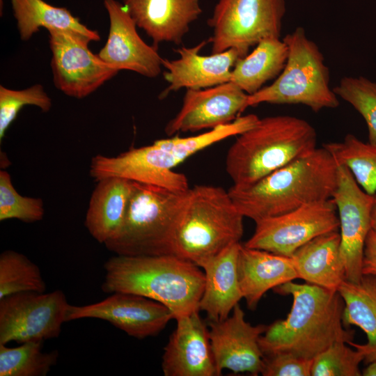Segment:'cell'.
<instances>
[{"label": "cell", "instance_id": "cell-20", "mask_svg": "<svg viewBox=\"0 0 376 376\" xmlns=\"http://www.w3.org/2000/svg\"><path fill=\"white\" fill-rule=\"evenodd\" d=\"M123 3L157 48L162 42L181 44L202 13L200 0H123Z\"/></svg>", "mask_w": 376, "mask_h": 376}, {"label": "cell", "instance_id": "cell-22", "mask_svg": "<svg viewBox=\"0 0 376 376\" xmlns=\"http://www.w3.org/2000/svg\"><path fill=\"white\" fill-rule=\"evenodd\" d=\"M240 244L227 247L199 265L205 281L198 308L206 313L209 321L226 319L242 299L237 269Z\"/></svg>", "mask_w": 376, "mask_h": 376}, {"label": "cell", "instance_id": "cell-36", "mask_svg": "<svg viewBox=\"0 0 376 376\" xmlns=\"http://www.w3.org/2000/svg\"><path fill=\"white\" fill-rule=\"evenodd\" d=\"M362 274L376 276V232L372 229L370 230L365 242Z\"/></svg>", "mask_w": 376, "mask_h": 376}, {"label": "cell", "instance_id": "cell-38", "mask_svg": "<svg viewBox=\"0 0 376 376\" xmlns=\"http://www.w3.org/2000/svg\"><path fill=\"white\" fill-rule=\"evenodd\" d=\"M370 228L376 232V197L370 213Z\"/></svg>", "mask_w": 376, "mask_h": 376}, {"label": "cell", "instance_id": "cell-26", "mask_svg": "<svg viewBox=\"0 0 376 376\" xmlns=\"http://www.w3.org/2000/svg\"><path fill=\"white\" fill-rule=\"evenodd\" d=\"M21 40H29L41 27L70 32L89 42L100 41L98 31L82 24L65 8L44 0H10Z\"/></svg>", "mask_w": 376, "mask_h": 376}, {"label": "cell", "instance_id": "cell-37", "mask_svg": "<svg viewBox=\"0 0 376 376\" xmlns=\"http://www.w3.org/2000/svg\"><path fill=\"white\" fill-rule=\"evenodd\" d=\"M368 366L362 370L363 376H376V361L367 363Z\"/></svg>", "mask_w": 376, "mask_h": 376}, {"label": "cell", "instance_id": "cell-25", "mask_svg": "<svg viewBox=\"0 0 376 376\" xmlns=\"http://www.w3.org/2000/svg\"><path fill=\"white\" fill-rule=\"evenodd\" d=\"M338 291L345 303L343 324L359 327L367 337L366 344L348 345L363 352L366 363L376 361V276L363 275L358 283L345 280Z\"/></svg>", "mask_w": 376, "mask_h": 376}, {"label": "cell", "instance_id": "cell-33", "mask_svg": "<svg viewBox=\"0 0 376 376\" xmlns=\"http://www.w3.org/2000/svg\"><path fill=\"white\" fill-rule=\"evenodd\" d=\"M26 105L36 106L43 112H47L52 106V102L41 84H34L22 90H13L0 86L1 142L19 111Z\"/></svg>", "mask_w": 376, "mask_h": 376}, {"label": "cell", "instance_id": "cell-28", "mask_svg": "<svg viewBox=\"0 0 376 376\" xmlns=\"http://www.w3.org/2000/svg\"><path fill=\"white\" fill-rule=\"evenodd\" d=\"M338 165L345 166L359 185L368 194H376V146L365 143L352 134L340 141L322 145Z\"/></svg>", "mask_w": 376, "mask_h": 376}, {"label": "cell", "instance_id": "cell-23", "mask_svg": "<svg viewBox=\"0 0 376 376\" xmlns=\"http://www.w3.org/2000/svg\"><path fill=\"white\" fill-rule=\"evenodd\" d=\"M84 224L91 235L104 244L120 229L133 189V182L109 177L96 181Z\"/></svg>", "mask_w": 376, "mask_h": 376}, {"label": "cell", "instance_id": "cell-2", "mask_svg": "<svg viewBox=\"0 0 376 376\" xmlns=\"http://www.w3.org/2000/svg\"><path fill=\"white\" fill-rule=\"evenodd\" d=\"M338 167L322 146L249 186L233 185L228 191L241 214L256 222L331 199L337 187Z\"/></svg>", "mask_w": 376, "mask_h": 376}, {"label": "cell", "instance_id": "cell-9", "mask_svg": "<svg viewBox=\"0 0 376 376\" xmlns=\"http://www.w3.org/2000/svg\"><path fill=\"white\" fill-rule=\"evenodd\" d=\"M69 306L63 291L24 292L0 299V344L43 342L59 336Z\"/></svg>", "mask_w": 376, "mask_h": 376}, {"label": "cell", "instance_id": "cell-21", "mask_svg": "<svg viewBox=\"0 0 376 376\" xmlns=\"http://www.w3.org/2000/svg\"><path fill=\"white\" fill-rule=\"evenodd\" d=\"M242 298L254 310L269 290L299 279L292 257L240 244L237 261Z\"/></svg>", "mask_w": 376, "mask_h": 376}, {"label": "cell", "instance_id": "cell-8", "mask_svg": "<svg viewBox=\"0 0 376 376\" xmlns=\"http://www.w3.org/2000/svg\"><path fill=\"white\" fill-rule=\"evenodd\" d=\"M285 0H218L207 25L212 54L235 49L241 58L269 37L280 38Z\"/></svg>", "mask_w": 376, "mask_h": 376}, {"label": "cell", "instance_id": "cell-6", "mask_svg": "<svg viewBox=\"0 0 376 376\" xmlns=\"http://www.w3.org/2000/svg\"><path fill=\"white\" fill-rule=\"evenodd\" d=\"M244 216L228 191L221 187L189 188L173 242V254L198 267L227 247L239 243Z\"/></svg>", "mask_w": 376, "mask_h": 376}, {"label": "cell", "instance_id": "cell-19", "mask_svg": "<svg viewBox=\"0 0 376 376\" xmlns=\"http://www.w3.org/2000/svg\"><path fill=\"white\" fill-rule=\"evenodd\" d=\"M207 40L194 47H182L175 49L179 58L175 60L163 58L162 65L166 69L164 78L169 84L161 97L181 88L203 89L230 81L235 64L241 58L234 48L224 52L201 54Z\"/></svg>", "mask_w": 376, "mask_h": 376}, {"label": "cell", "instance_id": "cell-3", "mask_svg": "<svg viewBox=\"0 0 376 376\" xmlns=\"http://www.w3.org/2000/svg\"><path fill=\"white\" fill-rule=\"evenodd\" d=\"M104 267V292H128L150 298L167 306L175 320L199 311L205 276L193 262L175 254L116 255Z\"/></svg>", "mask_w": 376, "mask_h": 376}, {"label": "cell", "instance_id": "cell-5", "mask_svg": "<svg viewBox=\"0 0 376 376\" xmlns=\"http://www.w3.org/2000/svg\"><path fill=\"white\" fill-rule=\"evenodd\" d=\"M188 190L133 182L124 221L104 244L106 248L120 256L173 254L175 235Z\"/></svg>", "mask_w": 376, "mask_h": 376}, {"label": "cell", "instance_id": "cell-30", "mask_svg": "<svg viewBox=\"0 0 376 376\" xmlns=\"http://www.w3.org/2000/svg\"><path fill=\"white\" fill-rule=\"evenodd\" d=\"M46 284L39 267L26 256L13 250L0 255V299L19 292H44Z\"/></svg>", "mask_w": 376, "mask_h": 376}, {"label": "cell", "instance_id": "cell-31", "mask_svg": "<svg viewBox=\"0 0 376 376\" xmlns=\"http://www.w3.org/2000/svg\"><path fill=\"white\" fill-rule=\"evenodd\" d=\"M333 91L363 118L369 143L376 146V82L363 76L344 77Z\"/></svg>", "mask_w": 376, "mask_h": 376}, {"label": "cell", "instance_id": "cell-29", "mask_svg": "<svg viewBox=\"0 0 376 376\" xmlns=\"http://www.w3.org/2000/svg\"><path fill=\"white\" fill-rule=\"evenodd\" d=\"M42 342L15 347L0 344V376H45L57 363L58 352L42 351Z\"/></svg>", "mask_w": 376, "mask_h": 376}, {"label": "cell", "instance_id": "cell-10", "mask_svg": "<svg viewBox=\"0 0 376 376\" xmlns=\"http://www.w3.org/2000/svg\"><path fill=\"white\" fill-rule=\"evenodd\" d=\"M336 210L331 198L260 219L255 222V230L244 245L292 257L299 247L314 237L338 230Z\"/></svg>", "mask_w": 376, "mask_h": 376}, {"label": "cell", "instance_id": "cell-15", "mask_svg": "<svg viewBox=\"0 0 376 376\" xmlns=\"http://www.w3.org/2000/svg\"><path fill=\"white\" fill-rule=\"evenodd\" d=\"M208 323L211 349L219 375L225 369L235 373H261L264 355L259 339L267 325L251 324L239 304L226 319Z\"/></svg>", "mask_w": 376, "mask_h": 376}, {"label": "cell", "instance_id": "cell-12", "mask_svg": "<svg viewBox=\"0 0 376 376\" xmlns=\"http://www.w3.org/2000/svg\"><path fill=\"white\" fill-rule=\"evenodd\" d=\"M48 32L53 81L65 95L84 98L119 72L93 54L85 38L63 31Z\"/></svg>", "mask_w": 376, "mask_h": 376}, {"label": "cell", "instance_id": "cell-35", "mask_svg": "<svg viewBox=\"0 0 376 376\" xmlns=\"http://www.w3.org/2000/svg\"><path fill=\"white\" fill-rule=\"evenodd\" d=\"M313 360L288 352L265 355L261 375L264 376H311Z\"/></svg>", "mask_w": 376, "mask_h": 376}, {"label": "cell", "instance_id": "cell-24", "mask_svg": "<svg viewBox=\"0 0 376 376\" xmlns=\"http://www.w3.org/2000/svg\"><path fill=\"white\" fill-rule=\"evenodd\" d=\"M340 235L331 231L311 240L292 256L299 279L338 291L346 280L340 255Z\"/></svg>", "mask_w": 376, "mask_h": 376}, {"label": "cell", "instance_id": "cell-1", "mask_svg": "<svg viewBox=\"0 0 376 376\" xmlns=\"http://www.w3.org/2000/svg\"><path fill=\"white\" fill-rule=\"evenodd\" d=\"M274 290L291 295L292 305L285 319L267 325L260 336L264 356L288 352L313 360L334 343L353 341L354 331L343 325L345 303L338 291L292 281Z\"/></svg>", "mask_w": 376, "mask_h": 376}, {"label": "cell", "instance_id": "cell-14", "mask_svg": "<svg viewBox=\"0 0 376 376\" xmlns=\"http://www.w3.org/2000/svg\"><path fill=\"white\" fill-rule=\"evenodd\" d=\"M83 318L107 321L127 335L143 339L159 334L174 315L167 306L150 298L134 293L113 292L91 304H69L66 322Z\"/></svg>", "mask_w": 376, "mask_h": 376}, {"label": "cell", "instance_id": "cell-27", "mask_svg": "<svg viewBox=\"0 0 376 376\" xmlns=\"http://www.w3.org/2000/svg\"><path fill=\"white\" fill-rule=\"evenodd\" d=\"M288 54L287 45L280 38H264L249 54L237 60L230 81L248 95H252L261 89L267 81L280 75Z\"/></svg>", "mask_w": 376, "mask_h": 376}, {"label": "cell", "instance_id": "cell-7", "mask_svg": "<svg viewBox=\"0 0 376 376\" xmlns=\"http://www.w3.org/2000/svg\"><path fill=\"white\" fill-rule=\"evenodd\" d=\"M283 40L288 50L283 70L271 85L249 95L246 107L262 103L303 104L315 112L338 107L339 100L330 88L324 57L304 29L297 27Z\"/></svg>", "mask_w": 376, "mask_h": 376}, {"label": "cell", "instance_id": "cell-34", "mask_svg": "<svg viewBox=\"0 0 376 376\" xmlns=\"http://www.w3.org/2000/svg\"><path fill=\"white\" fill-rule=\"evenodd\" d=\"M345 342H336L313 360L312 376H361L360 363L363 352L347 346Z\"/></svg>", "mask_w": 376, "mask_h": 376}, {"label": "cell", "instance_id": "cell-32", "mask_svg": "<svg viewBox=\"0 0 376 376\" xmlns=\"http://www.w3.org/2000/svg\"><path fill=\"white\" fill-rule=\"evenodd\" d=\"M44 203L40 198L22 196L13 185L6 171H0V221L16 219L25 223L42 219Z\"/></svg>", "mask_w": 376, "mask_h": 376}, {"label": "cell", "instance_id": "cell-11", "mask_svg": "<svg viewBox=\"0 0 376 376\" xmlns=\"http://www.w3.org/2000/svg\"><path fill=\"white\" fill-rule=\"evenodd\" d=\"M167 139H159L152 144L130 148L114 157L94 156L89 173L95 181L109 177L148 184L176 191H187V177L173 171L182 163Z\"/></svg>", "mask_w": 376, "mask_h": 376}, {"label": "cell", "instance_id": "cell-13", "mask_svg": "<svg viewBox=\"0 0 376 376\" xmlns=\"http://www.w3.org/2000/svg\"><path fill=\"white\" fill-rule=\"evenodd\" d=\"M375 195L366 193L350 170L338 165V181L331 198L338 212L340 255L346 280L358 283L363 276L362 260L370 228V213Z\"/></svg>", "mask_w": 376, "mask_h": 376}, {"label": "cell", "instance_id": "cell-17", "mask_svg": "<svg viewBox=\"0 0 376 376\" xmlns=\"http://www.w3.org/2000/svg\"><path fill=\"white\" fill-rule=\"evenodd\" d=\"M249 95L231 81L203 89H187L178 113L169 121L168 136L213 129L236 119L246 109Z\"/></svg>", "mask_w": 376, "mask_h": 376}, {"label": "cell", "instance_id": "cell-16", "mask_svg": "<svg viewBox=\"0 0 376 376\" xmlns=\"http://www.w3.org/2000/svg\"><path fill=\"white\" fill-rule=\"evenodd\" d=\"M109 19V29L104 46L97 55L118 71L130 70L148 78L162 72L163 58L157 48L146 43L136 30L128 10L116 0H104Z\"/></svg>", "mask_w": 376, "mask_h": 376}, {"label": "cell", "instance_id": "cell-18", "mask_svg": "<svg viewBox=\"0 0 376 376\" xmlns=\"http://www.w3.org/2000/svg\"><path fill=\"white\" fill-rule=\"evenodd\" d=\"M195 311L180 317L164 348L165 376H219L207 325Z\"/></svg>", "mask_w": 376, "mask_h": 376}, {"label": "cell", "instance_id": "cell-4", "mask_svg": "<svg viewBox=\"0 0 376 376\" xmlns=\"http://www.w3.org/2000/svg\"><path fill=\"white\" fill-rule=\"evenodd\" d=\"M317 132L306 120L289 115L259 118L237 135L226 157L234 186H249L317 148Z\"/></svg>", "mask_w": 376, "mask_h": 376}]
</instances>
